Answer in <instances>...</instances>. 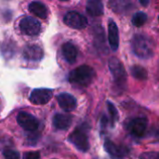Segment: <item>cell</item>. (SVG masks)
<instances>
[{
	"mask_svg": "<svg viewBox=\"0 0 159 159\" xmlns=\"http://www.w3.org/2000/svg\"><path fill=\"white\" fill-rule=\"evenodd\" d=\"M131 47L134 54L141 59L148 60L154 56V44L149 37L143 34L134 35Z\"/></svg>",
	"mask_w": 159,
	"mask_h": 159,
	"instance_id": "6da1fadb",
	"label": "cell"
},
{
	"mask_svg": "<svg viewBox=\"0 0 159 159\" xmlns=\"http://www.w3.org/2000/svg\"><path fill=\"white\" fill-rule=\"evenodd\" d=\"M95 77V71L89 65H81L74 69L69 74V82L79 86V87H88L93 81Z\"/></svg>",
	"mask_w": 159,
	"mask_h": 159,
	"instance_id": "7a4b0ae2",
	"label": "cell"
},
{
	"mask_svg": "<svg viewBox=\"0 0 159 159\" xmlns=\"http://www.w3.org/2000/svg\"><path fill=\"white\" fill-rule=\"evenodd\" d=\"M108 66L116 85L123 88L127 82V73L121 61L117 58L113 57L109 60Z\"/></svg>",
	"mask_w": 159,
	"mask_h": 159,
	"instance_id": "3957f363",
	"label": "cell"
},
{
	"mask_svg": "<svg viewBox=\"0 0 159 159\" xmlns=\"http://www.w3.org/2000/svg\"><path fill=\"white\" fill-rule=\"evenodd\" d=\"M69 142L74 144L79 151L87 152L89 149V143L87 132L83 129H76L74 130L68 138Z\"/></svg>",
	"mask_w": 159,
	"mask_h": 159,
	"instance_id": "277c9868",
	"label": "cell"
},
{
	"mask_svg": "<svg viewBox=\"0 0 159 159\" xmlns=\"http://www.w3.org/2000/svg\"><path fill=\"white\" fill-rule=\"evenodd\" d=\"M63 21L67 26L74 28V29H78V30L84 29L88 25L87 18L84 15L76 11H70L66 13L63 18Z\"/></svg>",
	"mask_w": 159,
	"mask_h": 159,
	"instance_id": "5b68a950",
	"label": "cell"
},
{
	"mask_svg": "<svg viewBox=\"0 0 159 159\" xmlns=\"http://www.w3.org/2000/svg\"><path fill=\"white\" fill-rule=\"evenodd\" d=\"M20 29L26 35H37L41 31L40 22L33 17H24L20 21Z\"/></svg>",
	"mask_w": 159,
	"mask_h": 159,
	"instance_id": "8992f818",
	"label": "cell"
},
{
	"mask_svg": "<svg viewBox=\"0 0 159 159\" xmlns=\"http://www.w3.org/2000/svg\"><path fill=\"white\" fill-rule=\"evenodd\" d=\"M53 96V92L48 89H36L30 94L29 100L33 104L43 105L48 103Z\"/></svg>",
	"mask_w": 159,
	"mask_h": 159,
	"instance_id": "52a82bcc",
	"label": "cell"
},
{
	"mask_svg": "<svg viewBox=\"0 0 159 159\" xmlns=\"http://www.w3.org/2000/svg\"><path fill=\"white\" fill-rule=\"evenodd\" d=\"M18 124L27 131H35L38 129V120L27 112H20L17 116Z\"/></svg>",
	"mask_w": 159,
	"mask_h": 159,
	"instance_id": "ba28073f",
	"label": "cell"
},
{
	"mask_svg": "<svg viewBox=\"0 0 159 159\" xmlns=\"http://www.w3.org/2000/svg\"><path fill=\"white\" fill-rule=\"evenodd\" d=\"M148 121L144 117H137L128 124V130L129 132L137 138H141L144 135L146 129H147Z\"/></svg>",
	"mask_w": 159,
	"mask_h": 159,
	"instance_id": "9c48e42d",
	"label": "cell"
},
{
	"mask_svg": "<svg viewBox=\"0 0 159 159\" xmlns=\"http://www.w3.org/2000/svg\"><path fill=\"white\" fill-rule=\"evenodd\" d=\"M108 42L113 51H116L119 46V32L116 23L110 19L108 23Z\"/></svg>",
	"mask_w": 159,
	"mask_h": 159,
	"instance_id": "30bf717a",
	"label": "cell"
},
{
	"mask_svg": "<svg viewBox=\"0 0 159 159\" xmlns=\"http://www.w3.org/2000/svg\"><path fill=\"white\" fill-rule=\"evenodd\" d=\"M22 56L30 61H39L42 60L44 53L40 47L36 45H28L23 48Z\"/></svg>",
	"mask_w": 159,
	"mask_h": 159,
	"instance_id": "8fae6325",
	"label": "cell"
},
{
	"mask_svg": "<svg viewBox=\"0 0 159 159\" xmlns=\"http://www.w3.org/2000/svg\"><path fill=\"white\" fill-rule=\"evenodd\" d=\"M57 101L60 107L65 112H72L76 107L75 98L69 93H61L57 96Z\"/></svg>",
	"mask_w": 159,
	"mask_h": 159,
	"instance_id": "7c38bea8",
	"label": "cell"
},
{
	"mask_svg": "<svg viewBox=\"0 0 159 159\" xmlns=\"http://www.w3.org/2000/svg\"><path fill=\"white\" fill-rule=\"evenodd\" d=\"M53 126L60 130H66L70 128L73 122V117L70 115L56 114L53 117Z\"/></svg>",
	"mask_w": 159,
	"mask_h": 159,
	"instance_id": "4fadbf2b",
	"label": "cell"
},
{
	"mask_svg": "<svg viewBox=\"0 0 159 159\" xmlns=\"http://www.w3.org/2000/svg\"><path fill=\"white\" fill-rule=\"evenodd\" d=\"M104 149L113 159H122L127 154L124 148L117 146L110 140L104 142Z\"/></svg>",
	"mask_w": 159,
	"mask_h": 159,
	"instance_id": "5bb4252c",
	"label": "cell"
},
{
	"mask_svg": "<svg viewBox=\"0 0 159 159\" xmlns=\"http://www.w3.org/2000/svg\"><path fill=\"white\" fill-rule=\"evenodd\" d=\"M61 51H62V55H63L65 61L68 63L73 64L75 62L78 52H77L76 47L73 43H71V42L65 43L61 48Z\"/></svg>",
	"mask_w": 159,
	"mask_h": 159,
	"instance_id": "9a60e30c",
	"label": "cell"
},
{
	"mask_svg": "<svg viewBox=\"0 0 159 159\" xmlns=\"http://www.w3.org/2000/svg\"><path fill=\"white\" fill-rule=\"evenodd\" d=\"M29 11L35 15L38 18L41 19H46L48 17V8L47 7L39 1H33L29 4Z\"/></svg>",
	"mask_w": 159,
	"mask_h": 159,
	"instance_id": "2e32d148",
	"label": "cell"
},
{
	"mask_svg": "<svg viewBox=\"0 0 159 159\" xmlns=\"http://www.w3.org/2000/svg\"><path fill=\"white\" fill-rule=\"evenodd\" d=\"M87 12L90 16H101L103 14V5L101 0H89L86 6Z\"/></svg>",
	"mask_w": 159,
	"mask_h": 159,
	"instance_id": "e0dca14e",
	"label": "cell"
},
{
	"mask_svg": "<svg viewBox=\"0 0 159 159\" xmlns=\"http://www.w3.org/2000/svg\"><path fill=\"white\" fill-rule=\"evenodd\" d=\"M131 0H110L111 8L117 13H124L130 7Z\"/></svg>",
	"mask_w": 159,
	"mask_h": 159,
	"instance_id": "ac0fdd59",
	"label": "cell"
},
{
	"mask_svg": "<svg viewBox=\"0 0 159 159\" xmlns=\"http://www.w3.org/2000/svg\"><path fill=\"white\" fill-rule=\"evenodd\" d=\"M131 75L134 78L138 80H145L147 78V71L144 67L141 65H134L130 69Z\"/></svg>",
	"mask_w": 159,
	"mask_h": 159,
	"instance_id": "d6986e66",
	"label": "cell"
},
{
	"mask_svg": "<svg viewBox=\"0 0 159 159\" xmlns=\"http://www.w3.org/2000/svg\"><path fill=\"white\" fill-rule=\"evenodd\" d=\"M132 24L136 27H141L143 26L146 21H147V15L144 12L139 11L137 13H135L132 17Z\"/></svg>",
	"mask_w": 159,
	"mask_h": 159,
	"instance_id": "ffe728a7",
	"label": "cell"
},
{
	"mask_svg": "<svg viewBox=\"0 0 159 159\" xmlns=\"http://www.w3.org/2000/svg\"><path fill=\"white\" fill-rule=\"evenodd\" d=\"M107 104V108H108V113H109V116H110V121H111V126L114 127L115 123L116 122V120L118 119V112L116 108V106L110 102V101H107L106 102Z\"/></svg>",
	"mask_w": 159,
	"mask_h": 159,
	"instance_id": "44dd1931",
	"label": "cell"
},
{
	"mask_svg": "<svg viewBox=\"0 0 159 159\" xmlns=\"http://www.w3.org/2000/svg\"><path fill=\"white\" fill-rule=\"evenodd\" d=\"M5 159H20V156L17 151L11 150V149H7L3 153Z\"/></svg>",
	"mask_w": 159,
	"mask_h": 159,
	"instance_id": "7402d4cb",
	"label": "cell"
},
{
	"mask_svg": "<svg viewBox=\"0 0 159 159\" xmlns=\"http://www.w3.org/2000/svg\"><path fill=\"white\" fill-rule=\"evenodd\" d=\"M141 159H159L158 152H147V153H143L140 156Z\"/></svg>",
	"mask_w": 159,
	"mask_h": 159,
	"instance_id": "603a6c76",
	"label": "cell"
},
{
	"mask_svg": "<svg viewBox=\"0 0 159 159\" xmlns=\"http://www.w3.org/2000/svg\"><path fill=\"white\" fill-rule=\"evenodd\" d=\"M40 158V154L39 152L36 151H31V152H26L23 154L22 159H39Z\"/></svg>",
	"mask_w": 159,
	"mask_h": 159,
	"instance_id": "cb8c5ba5",
	"label": "cell"
},
{
	"mask_svg": "<svg viewBox=\"0 0 159 159\" xmlns=\"http://www.w3.org/2000/svg\"><path fill=\"white\" fill-rule=\"evenodd\" d=\"M140 1V4L143 6V7H147L150 3V0H139Z\"/></svg>",
	"mask_w": 159,
	"mask_h": 159,
	"instance_id": "d4e9b609",
	"label": "cell"
},
{
	"mask_svg": "<svg viewBox=\"0 0 159 159\" xmlns=\"http://www.w3.org/2000/svg\"><path fill=\"white\" fill-rule=\"evenodd\" d=\"M61 1H67V0H61Z\"/></svg>",
	"mask_w": 159,
	"mask_h": 159,
	"instance_id": "484cf974",
	"label": "cell"
}]
</instances>
